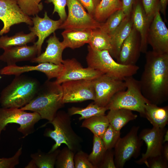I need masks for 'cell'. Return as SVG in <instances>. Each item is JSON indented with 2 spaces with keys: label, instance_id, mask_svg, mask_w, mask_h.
<instances>
[{
  "label": "cell",
  "instance_id": "obj_4",
  "mask_svg": "<svg viewBox=\"0 0 168 168\" xmlns=\"http://www.w3.org/2000/svg\"><path fill=\"white\" fill-rule=\"evenodd\" d=\"M70 116L65 111H58L51 121H48L40 127H44L49 123L54 127V130L46 129L44 134L45 136L51 138L55 142L49 152H53L59 148L62 144H66L75 153L82 150L83 139L73 130Z\"/></svg>",
  "mask_w": 168,
  "mask_h": 168
},
{
  "label": "cell",
  "instance_id": "obj_9",
  "mask_svg": "<svg viewBox=\"0 0 168 168\" xmlns=\"http://www.w3.org/2000/svg\"><path fill=\"white\" fill-rule=\"evenodd\" d=\"M68 13L59 29H91L100 28L101 23L85 11L77 0H67Z\"/></svg>",
  "mask_w": 168,
  "mask_h": 168
},
{
  "label": "cell",
  "instance_id": "obj_33",
  "mask_svg": "<svg viewBox=\"0 0 168 168\" xmlns=\"http://www.w3.org/2000/svg\"><path fill=\"white\" fill-rule=\"evenodd\" d=\"M126 16L122 9L119 10L110 16L105 22L101 23L100 29L110 35L119 25Z\"/></svg>",
  "mask_w": 168,
  "mask_h": 168
},
{
  "label": "cell",
  "instance_id": "obj_16",
  "mask_svg": "<svg viewBox=\"0 0 168 168\" xmlns=\"http://www.w3.org/2000/svg\"><path fill=\"white\" fill-rule=\"evenodd\" d=\"M64 66L62 63L56 64L50 63H39L36 66H18L16 64L7 65L0 70V74L4 75H19L32 71L41 72L45 74L48 80L57 78L62 73Z\"/></svg>",
  "mask_w": 168,
  "mask_h": 168
},
{
  "label": "cell",
  "instance_id": "obj_46",
  "mask_svg": "<svg viewBox=\"0 0 168 168\" xmlns=\"http://www.w3.org/2000/svg\"><path fill=\"white\" fill-rule=\"evenodd\" d=\"M161 3V11L164 14H165L167 6L168 4V0H160Z\"/></svg>",
  "mask_w": 168,
  "mask_h": 168
},
{
  "label": "cell",
  "instance_id": "obj_45",
  "mask_svg": "<svg viewBox=\"0 0 168 168\" xmlns=\"http://www.w3.org/2000/svg\"><path fill=\"white\" fill-rule=\"evenodd\" d=\"M161 152V156L166 161H168V142L164 143Z\"/></svg>",
  "mask_w": 168,
  "mask_h": 168
},
{
  "label": "cell",
  "instance_id": "obj_25",
  "mask_svg": "<svg viewBox=\"0 0 168 168\" xmlns=\"http://www.w3.org/2000/svg\"><path fill=\"white\" fill-rule=\"evenodd\" d=\"M132 111L123 109H110L106 116L110 124L115 130L120 131L128 122L137 118L138 115Z\"/></svg>",
  "mask_w": 168,
  "mask_h": 168
},
{
  "label": "cell",
  "instance_id": "obj_34",
  "mask_svg": "<svg viewBox=\"0 0 168 168\" xmlns=\"http://www.w3.org/2000/svg\"><path fill=\"white\" fill-rule=\"evenodd\" d=\"M75 153L67 146L60 150L56 158V168H75L74 157Z\"/></svg>",
  "mask_w": 168,
  "mask_h": 168
},
{
  "label": "cell",
  "instance_id": "obj_26",
  "mask_svg": "<svg viewBox=\"0 0 168 168\" xmlns=\"http://www.w3.org/2000/svg\"><path fill=\"white\" fill-rule=\"evenodd\" d=\"M60 150L58 148L53 152L44 153L38 150L37 152L31 154L32 160L25 167L54 168Z\"/></svg>",
  "mask_w": 168,
  "mask_h": 168
},
{
  "label": "cell",
  "instance_id": "obj_18",
  "mask_svg": "<svg viewBox=\"0 0 168 168\" xmlns=\"http://www.w3.org/2000/svg\"><path fill=\"white\" fill-rule=\"evenodd\" d=\"M31 18L33 26L30 27L29 30L38 37L37 41L34 43L37 49V56L41 54L42 45L45 39L59 29L63 22L60 19L54 20L50 19L46 11L43 18L40 17L37 15Z\"/></svg>",
  "mask_w": 168,
  "mask_h": 168
},
{
  "label": "cell",
  "instance_id": "obj_20",
  "mask_svg": "<svg viewBox=\"0 0 168 168\" xmlns=\"http://www.w3.org/2000/svg\"><path fill=\"white\" fill-rule=\"evenodd\" d=\"M0 56V60L6 63L7 65L16 64L18 62L30 61L37 56L38 50L36 45L26 44L6 48Z\"/></svg>",
  "mask_w": 168,
  "mask_h": 168
},
{
  "label": "cell",
  "instance_id": "obj_7",
  "mask_svg": "<svg viewBox=\"0 0 168 168\" xmlns=\"http://www.w3.org/2000/svg\"><path fill=\"white\" fill-rule=\"evenodd\" d=\"M40 119V115L35 112H27L15 108H1L0 137L2 131L5 130L7 124L13 123L20 125L17 130L22 134V138H24L34 132L35 125Z\"/></svg>",
  "mask_w": 168,
  "mask_h": 168
},
{
  "label": "cell",
  "instance_id": "obj_23",
  "mask_svg": "<svg viewBox=\"0 0 168 168\" xmlns=\"http://www.w3.org/2000/svg\"><path fill=\"white\" fill-rule=\"evenodd\" d=\"M92 30L67 29L61 35L62 42L65 48L75 49L88 43L91 38Z\"/></svg>",
  "mask_w": 168,
  "mask_h": 168
},
{
  "label": "cell",
  "instance_id": "obj_42",
  "mask_svg": "<svg viewBox=\"0 0 168 168\" xmlns=\"http://www.w3.org/2000/svg\"><path fill=\"white\" fill-rule=\"evenodd\" d=\"M99 168H116L113 149L106 150Z\"/></svg>",
  "mask_w": 168,
  "mask_h": 168
},
{
  "label": "cell",
  "instance_id": "obj_37",
  "mask_svg": "<svg viewBox=\"0 0 168 168\" xmlns=\"http://www.w3.org/2000/svg\"><path fill=\"white\" fill-rule=\"evenodd\" d=\"M146 15L148 18L152 20L156 12L161 11V6L160 0H140Z\"/></svg>",
  "mask_w": 168,
  "mask_h": 168
},
{
  "label": "cell",
  "instance_id": "obj_35",
  "mask_svg": "<svg viewBox=\"0 0 168 168\" xmlns=\"http://www.w3.org/2000/svg\"><path fill=\"white\" fill-rule=\"evenodd\" d=\"M42 0H16L21 10L30 16H35L43 9Z\"/></svg>",
  "mask_w": 168,
  "mask_h": 168
},
{
  "label": "cell",
  "instance_id": "obj_21",
  "mask_svg": "<svg viewBox=\"0 0 168 168\" xmlns=\"http://www.w3.org/2000/svg\"><path fill=\"white\" fill-rule=\"evenodd\" d=\"M47 41V45L45 51L33 59L32 63H50L56 64L62 63V53L66 48L62 42H60L54 32Z\"/></svg>",
  "mask_w": 168,
  "mask_h": 168
},
{
  "label": "cell",
  "instance_id": "obj_10",
  "mask_svg": "<svg viewBox=\"0 0 168 168\" xmlns=\"http://www.w3.org/2000/svg\"><path fill=\"white\" fill-rule=\"evenodd\" d=\"M92 81L95 93L94 102L101 107H106L115 94L126 89V84L124 80L105 74Z\"/></svg>",
  "mask_w": 168,
  "mask_h": 168
},
{
  "label": "cell",
  "instance_id": "obj_36",
  "mask_svg": "<svg viewBox=\"0 0 168 168\" xmlns=\"http://www.w3.org/2000/svg\"><path fill=\"white\" fill-rule=\"evenodd\" d=\"M120 136V131L115 130L110 124L101 138L106 150L114 148Z\"/></svg>",
  "mask_w": 168,
  "mask_h": 168
},
{
  "label": "cell",
  "instance_id": "obj_30",
  "mask_svg": "<svg viewBox=\"0 0 168 168\" xmlns=\"http://www.w3.org/2000/svg\"><path fill=\"white\" fill-rule=\"evenodd\" d=\"M88 44L92 49L96 50H107L110 53L112 49L110 35L100 28L92 30L91 36Z\"/></svg>",
  "mask_w": 168,
  "mask_h": 168
},
{
  "label": "cell",
  "instance_id": "obj_41",
  "mask_svg": "<svg viewBox=\"0 0 168 168\" xmlns=\"http://www.w3.org/2000/svg\"><path fill=\"white\" fill-rule=\"evenodd\" d=\"M149 168H167L168 161L161 155L149 158L145 163Z\"/></svg>",
  "mask_w": 168,
  "mask_h": 168
},
{
  "label": "cell",
  "instance_id": "obj_40",
  "mask_svg": "<svg viewBox=\"0 0 168 168\" xmlns=\"http://www.w3.org/2000/svg\"><path fill=\"white\" fill-rule=\"evenodd\" d=\"M22 152L21 147L12 157L9 158H0V168H13L19 163V158Z\"/></svg>",
  "mask_w": 168,
  "mask_h": 168
},
{
  "label": "cell",
  "instance_id": "obj_13",
  "mask_svg": "<svg viewBox=\"0 0 168 168\" xmlns=\"http://www.w3.org/2000/svg\"><path fill=\"white\" fill-rule=\"evenodd\" d=\"M166 129L153 127L152 128H145L140 132L138 136L147 146L146 152L142 154L141 157L135 161L141 165L145 163L150 158L161 155L163 145V139Z\"/></svg>",
  "mask_w": 168,
  "mask_h": 168
},
{
  "label": "cell",
  "instance_id": "obj_1",
  "mask_svg": "<svg viewBox=\"0 0 168 168\" xmlns=\"http://www.w3.org/2000/svg\"><path fill=\"white\" fill-rule=\"evenodd\" d=\"M139 81L141 91L151 103L160 105L168 99V53L147 51Z\"/></svg>",
  "mask_w": 168,
  "mask_h": 168
},
{
  "label": "cell",
  "instance_id": "obj_47",
  "mask_svg": "<svg viewBox=\"0 0 168 168\" xmlns=\"http://www.w3.org/2000/svg\"><path fill=\"white\" fill-rule=\"evenodd\" d=\"M168 141V130L167 129L164 135L163 139V144Z\"/></svg>",
  "mask_w": 168,
  "mask_h": 168
},
{
  "label": "cell",
  "instance_id": "obj_2",
  "mask_svg": "<svg viewBox=\"0 0 168 168\" xmlns=\"http://www.w3.org/2000/svg\"><path fill=\"white\" fill-rule=\"evenodd\" d=\"M63 95L61 84L55 81L48 80L40 86L37 93L30 101L20 109L36 112L40 114L41 119L51 121L58 110L64 106Z\"/></svg>",
  "mask_w": 168,
  "mask_h": 168
},
{
  "label": "cell",
  "instance_id": "obj_12",
  "mask_svg": "<svg viewBox=\"0 0 168 168\" xmlns=\"http://www.w3.org/2000/svg\"><path fill=\"white\" fill-rule=\"evenodd\" d=\"M0 20L3 24L0 35L8 33L15 24L24 23L33 25L31 17L21 10L16 0H0Z\"/></svg>",
  "mask_w": 168,
  "mask_h": 168
},
{
  "label": "cell",
  "instance_id": "obj_11",
  "mask_svg": "<svg viewBox=\"0 0 168 168\" xmlns=\"http://www.w3.org/2000/svg\"><path fill=\"white\" fill-rule=\"evenodd\" d=\"M63 92V102H81L94 100L95 93L92 80H81L66 81L61 84Z\"/></svg>",
  "mask_w": 168,
  "mask_h": 168
},
{
  "label": "cell",
  "instance_id": "obj_3",
  "mask_svg": "<svg viewBox=\"0 0 168 168\" xmlns=\"http://www.w3.org/2000/svg\"><path fill=\"white\" fill-rule=\"evenodd\" d=\"M40 85L36 79L24 75L15 76L0 94L2 107L21 108L29 103L37 93Z\"/></svg>",
  "mask_w": 168,
  "mask_h": 168
},
{
  "label": "cell",
  "instance_id": "obj_39",
  "mask_svg": "<svg viewBox=\"0 0 168 168\" xmlns=\"http://www.w3.org/2000/svg\"><path fill=\"white\" fill-rule=\"evenodd\" d=\"M47 3L52 2L54 5L53 14L57 12L60 17V19L63 22L66 20L67 15L65 10L67 6V0H47Z\"/></svg>",
  "mask_w": 168,
  "mask_h": 168
},
{
  "label": "cell",
  "instance_id": "obj_5",
  "mask_svg": "<svg viewBox=\"0 0 168 168\" xmlns=\"http://www.w3.org/2000/svg\"><path fill=\"white\" fill-rule=\"evenodd\" d=\"M86 59L88 67L98 70L109 76L124 80L133 76L139 67L135 65H124L115 61L107 50H97L88 46Z\"/></svg>",
  "mask_w": 168,
  "mask_h": 168
},
{
  "label": "cell",
  "instance_id": "obj_14",
  "mask_svg": "<svg viewBox=\"0 0 168 168\" xmlns=\"http://www.w3.org/2000/svg\"><path fill=\"white\" fill-rule=\"evenodd\" d=\"M63 71L55 81L61 84L68 81L87 80H92L104 74L89 67L84 68L75 58L63 60Z\"/></svg>",
  "mask_w": 168,
  "mask_h": 168
},
{
  "label": "cell",
  "instance_id": "obj_44",
  "mask_svg": "<svg viewBox=\"0 0 168 168\" xmlns=\"http://www.w3.org/2000/svg\"><path fill=\"white\" fill-rule=\"evenodd\" d=\"M136 0H122V10L126 16L131 13L133 6Z\"/></svg>",
  "mask_w": 168,
  "mask_h": 168
},
{
  "label": "cell",
  "instance_id": "obj_8",
  "mask_svg": "<svg viewBox=\"0 0 168 168\" xmlns=\"http://www.w3.org/2000/svg\"><path fill=\"white\" fill-rule=\"evenodd\" d=\"M139 126L133 127L128 133L120 137L114 147V161L116 168H122L131 158H136L140 154L143 141L138 134Z\"/></svg>",
  "mask_w": 168,
  "mask_h": 168
},
{
  "label": "cell",
  "instance_id": "obj_27",
  "mask_svg": "<svg viewBox=\"0 0 168 168\" xmlns=\"http://www.w3.org/2000/svg\"><path fill=\"white\" fill-rule=\"evenodd\" d=\"M122 8L120 0H101L96 9L93 17L98 22L102 23L113 13Z\"/></svg>",
  "mask_w": 168,
  "mask_h": 168
},
{
  "label": "cell",
  "instance_id": "obj_24",
  "mask_svg": "<svg viewBox=\"0 0 168 168\" xmlns=\"http://www.w3.org/2000/svg\"><path fill=\"white\" fill-rule=\"evenodd\" d=\"M146 118L154 127L163 128L168 122V106L160 107L148 102L145 107Z\"/></svg>",
  "mask_w": 168,
  "mask_h": 168
},
{
  "label": "cell",
  "instance_id": "obj_19",
  "mask_svg": "<svg viewBox=\"0 0 168 168\" xmlns=\"http://www.w3.org/2000/svg\"><path fill=\"white\" fill-rule=\"evenodd\" d=\"M133 26L140 35L141 39V52L146 53L147 51V34L152 21L147 17L140 0L134 3L131 12Z\"/></svg>",
  "mask_w": 168,
  "mask_h": 168
},
{
  "label": "cell",
  "instance_id": "obj_29",
  "mask_svg": "<svg viewBox=\"0 0 168 168\" xmlns=\"http://www.w3.org/2000/svg\"><path fill=\"white\" fill-rule=\"evenodd\" d=\"M110 125L105 115L95 116L84 119L81 127L86 128L93 134L102 138Z\"/></svg>",
  "mask_w": 168,
  "mask_h": 168
},
{
  "label": "cell",
  "instance_id": "obj_48",
  "mask_svg": "<svg viewBox=\"0 0 168 168\" xmlns=\"http://www.w3.org/2000/svg\"><path fill=\"white\" fill-rule=\"evenodd\" d=\"M2 77L0 75V79L2 78Z\"/></svg>",
  "mask_w": 168,
  "mask_h": 168
},
{
  "label": "cell",
  "instance_id": "obj_15",
  "mask_svg": "<svg viewBox=\"0 0 168 168\" xmlns=\"http://www.w3.org/2000/svg\"><path fill=\"white\" fill-rule=\"evenodd\" d=\"M158 10L150 25L147 41L152 51L159 54L168 53V29Z\"/></svg>",
  "mask_w": 168,
  "mask_h": 168
},
{
  "label": "cell",
  "instance_id": "obj_31",
  "mask_svg": "<svg viewBox=\"0 0 168 168\" xmlns=\"http://www.w3.org/2000/svg\"><path fill=\"white\" fill-rule=\"evenodd\" d=\"M108 110L107 107L100 106L93 102L84 108L76 107L70 108L68 109V113L70 116L80 115L81 116L78 119L80 121L95 116L105 115V112Z\"/></svg>",
  "mask_w": 168,
  "mask_h": 168
},
{
  "label": "cell",
  "instance_id": "obj_32",
  "mask_svg": "<svg viewBox=\"0 0 168 168\" xmlns=\"http://www.w3.org/2000/svg\"><path fill=\"white\" fill-rule=\"evenodd\" d=\"M106 150L102 138L94 135L92 150L88 159L95 168H99Z\"/></svg>",
  "mask_w": 168,
  "mask_h": 168
},
{
  "label": "cell",
  "instance_id": "obj_28",
  "mask_svg": "<svg viewBox=\"0 0 168 168\" xmlns=\"http://www.w3.org/2000/svg\"><path fill=\"white\" fill-rule=\"evenodd\" d=\"M36 36L32 32L26 34L23 32L8 36H2L0 37V49H3L12 46L26 45L29 43H34Z\"/></svg>",
  "mask_w": 168,
  "mask_h": 168
},
{
  "label": "cell",
  "instance_id": "obj_43",
  "mask_svg": "<svg viewBox=\"0 0 168 168\" xmlns=\"http://www.w3.org/2000/svg\"><path fill=\"white\" fill-rule=\"evenodd\" d=\"M87 12L93 16L96 9L101 0H77Z\"/></svg>",
  "mask_w": 168,
  "mask_h": 168
},
{
  "label": "cell",
  "instance_id": "obj_22",
  "mask_svg": "<svg viewBox=\"0 0 168 168\" xmlns=\"http://www.w3.org/2000/svg\"><path fill=\"white\" fill-rule=\"evenodd\" d=\"M133 26L131 13L126 16L119 25L110 35L112 49L110 53L112 57L118 58L122 44L130 34Z\"/></svg>",
  "mask_w": 168,
  "mask_h": 168
},
{
  "label": "cell",
  "instance_id": "obj_17",
  "mask_svg": "<svg viewBox=\"0 0 168 168\" xmlns=\"http://www.w3.org/2000/svg\"><path fill=\"white\" fill-rule=\"evenodd\" d=\"M141 39L139 34L133 26L127 38L121 45L117 62L124 65H135L141 52Z\"/></svg>",
  "mask_w": 168,
  "mask_h": 168
},
{
  "label": "cell",
  "instance_id": "obj_38",
  "mask_svg": "<svg viewBox=\"0 0 168 168\" xmlns=\"http://www.w3.org/2000/svg\"><path fill=\"white\" fill-rule=\"evenodd\" d=\"M75 168H95L88 159V155L82 150L77 152L74 157Z\"/></svg>",
  "mask_w": 168,
  "mask_h": 168
},
{
  "label": "cell",
  "instance_id": "obj_6",
  "mask_svg": "<svg viewBox=\"0 0 168 168\" xmlns=\"http://www.w3.org/2000/svg\"><path fill=\"white\" fill-rule=\"evenodd\" d=\"M124 81L127 90L115 94L106 107L108 110L123 109L135 111L144 117L145 105L149 102L142 93L139 81L133 76L126 77Z\"/></svg>",
  "mask_w": 168,
  "mask_h": 168
}]
</instances>
